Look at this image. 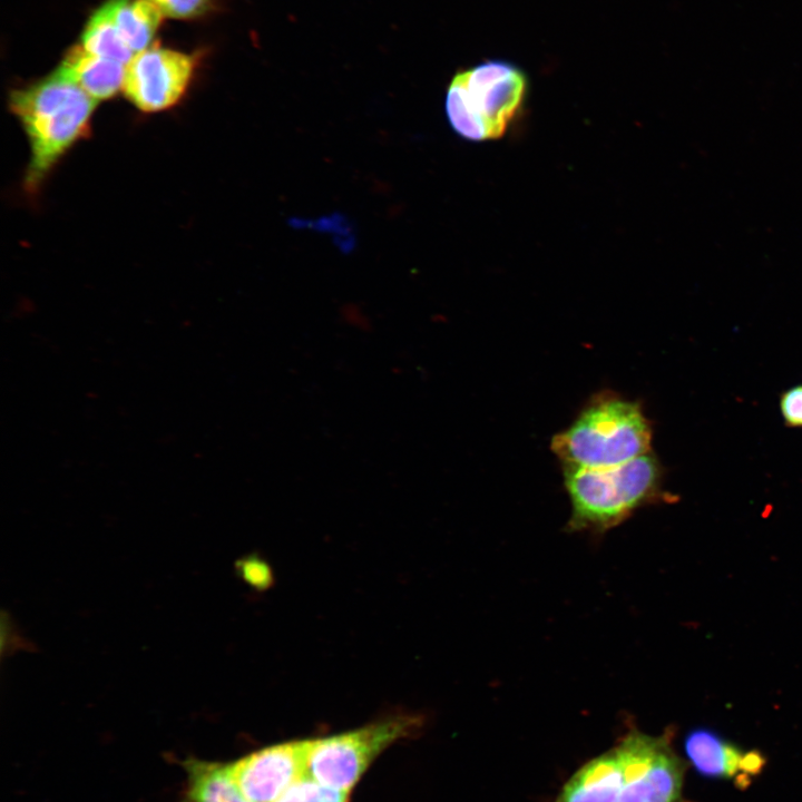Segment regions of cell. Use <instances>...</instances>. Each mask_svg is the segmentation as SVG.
Here are the masks:
<instances>
[{"label": "cell", "instance_id": "obj_1", "mask_svg": "<svg viewBox=\"0 0 802 802\" xmlns=\"http://www.w3.org/2000/svg\"><path fill=\"white\" fill-rule=\"evenodd\" d=\"M98 101L61 68L10 91L9 108L30 146L25 188L36 193L61 157L88 135Z\"/></svg>", "mask_w": 802, "mask_h": 802}, {"label": "cell", "instance_id": "obj_2", "mask_svg": "<svg viewBox=\"0 0 802 802\" xmlns=\"http://www.w3.org/2000/svg\"><path fill=\"white\" fill-rule=\"evenodd\" d=\"M564 480L571 506L568 532L602 535L639 508L669 499L664 468L652 451L610 468H564Z\"/></svg>", "mask_w": 802, "mask_h": 802}, {"label": "cell", "instance_id": "obj_3", "mask_svg": "<svg viewBox=\"0 0 802 802\" xmlns=\"http://www.w3.org/2000/svg\"><path fill=\"white\" fill-rule=\"evenodd\" d=\"M653 430L639 402L596 394L574 422L551 439L563 468L603 469L651 451Z\"/></svg>", "mask_w": 802, "mask_h": 802}, {"label": "cell", "instance_id": "obj_4", "mask_svg": "<svg viewBox=\"0 0 802 802\" xmlns=\"http://www.w3.org/2000/svg\"><path fill=\"white\" fill-rule=\"evenodd\" d=\"M528 78L505 60H488L459 71L446 96V114L456 134L471 141L502 137L525 106Z\"/></svg>", "mask_w": 802, "mask_h": 802}, {"label": "cell", "instance_id": "obj_5", "mask_svg": "<svg viewBox=\"0 0 802 802\" xmlns=\"http://www.w3.org/2000/svg\"><path fill=\"white\" fill-rule=\"evenodd\" d=\"M422 723L417 714H395L352 731L311 740L307 774L350 792L385 749L418 733Z\"/></svg>", "mask_w": 802, "mask_h": 802}, {"label": "cell", "instance_id": "obj_6", "mask_svg": "<svg viewBox=\"0 0 802 802\" xmlns=\"http://www.w3.org/2000/svg\"><path fill=\"white\" fill-rule=\"evenodd\" d=\"M671 731L654 736L629 730L617 743L623 782L617 802H681L685 762L671 744Z\"/></svg>", "mask_w": 802, "mask_h": 802}, {"label": "cell", "instance_id": "obj_7", "mask_svg": "<svg viewBox=\"0 0 802 802\" xmlns=\"http://www.w3.org/2000/svg\"><path fill=\"white\" fill-rule=\"evenodd\" d=\"M196 58L182 51L149 47L134 55L126 65L123 92L144 113L175 106L193 79Z\"/></svg>", "mask_w": 802, "mask_h": 802}, {"label": "cell", "instance_id": "obj_8", "mask_svg": "<svg viewBox=\"0 0 802 802\" xmlns=\"http://www.w3.org/2000/svg\"><path fill=\"white\" fill-rule=\"evenodd\" d=\"M310 743L290 741L254 751L228 763L232 777L250 802H275L307 774Z\"/></svg>", "mask_w": 802, "mask_h": 802}, {"label": "cell", "instance_id": "obj_9", "mask_svg": "<svg viewBox=\"0 0 802 802\" xmlns=\"http://www.w3.org/2000/svg\"><path fill=\"white\" fill-rule=\"evenodd\" d=\"M684 752L695 772L706 779L732 780L746 788L765 767L757 750H744L706 727H695L684 739Z\"/></svg>", "mask_w": 802, "mask_h": 802}, {"label": "cell", "instance_id": "obj_10", "mask_svg": "<svg viewBox=\"0 0 802 802\" xmlns=\"http://www.w3.org/2000/svg\"><path fill=\"white\" fill-rule=\"evenodd\" d=\"M622 782V764L613 747L580 766L555 802H617Z\"/></svg>", "mask_w": 802, "mask_h": 802}, {"label": "cell", "instance_id": "obj_11", "mask_svg": "<svg viewBox=\"0 0 802 802\" xmlns=\"http://www.w3.org/2000/svg\"><path fill=\"white\" fill-rule=\"evenodd\" d=\"M58 67L98 102L123 90L126 65L90 53L80 43L66 51Z\"/></svg>", "mask_w": 802, "mask_h": 802}, {"label": "cell", "instance_id": "obj_12", "mask_svg": "<svg viewBox=\"0 0 802 802\" xmlns=\"http://www.w3.org/2000/svg\"><path fill=\"white\" fill-rule=\"evenodd\" d=\"M185 785L178 802H250L232 777L228 763L186 757Z\"/></svg>", "mask_w": 802, "mask_h": 802}, {"label": "cell", "instance_id": "obj_13", "mask_svg": "<svg viewBox=\"0 0 802 802\" xmlns=\"http://www.w3.org/2000/svg\"><path fill=\"white\" fill-rule=\"evenodd\" d=\"M81 47L96 56L127 65L134 51L121 37L115 21V0L105 1L89 17L80 36Z\"/></svg>", "mask_w": 802, "mask_h": 802}, {"label": "cell", "instance_id": "obj_14", "mask_svg": "<svg viewBox=\"0 0 802 802\" xmlns=\"http://www.w3.org/2000/svg\"><path fill=\"white\" fill-rule=\"evenodd\" d=\"M163 18L149 0H115L116 25L134 53L151 47Z\"/></svg>", "mask_w": 802, "mask_h": 802}, {"label": "cell", "instance_id": "obj_15", "mask_svg": "<svg viewBox=\"0 0 802 802\" xmlns=\"http://www.w3.org/2000/svg\"><path fill=\"white\" fill-rule=\"evenodd\" d=\"M349 793L323 784L306 774L292 784L275 802H349Z\"/></svg>", "mask_w": 802, "mask_h": 802}, {"label": "cell", "instance_id": "obj_16", "mask_svg": "<svg viewBox=\"0 0 802 802\" xmlns=\"http://www.w3.org/2000/svg\"><path fill=\"white\" fill-rule=\"evenodd\" d=\"M164 17L173 19H197L214 10L213 0H149Z\"/></svg>", "mask_w": 802, "mask_h": 802}, {"label": "cell", "instance_id": "obj_17", "mask_svg": "<svg viewBox=\"0 0 802 802\" xmlns=\"http://www.w3.org/2000/svg\"><path fill=\"white\" fill-rule=\"evenodd\" d=\"M779 409L785 427L802 429V383L780 394Z\"/></svg>", "mask_w": 802, "mask_h": 802}]
</instances>
